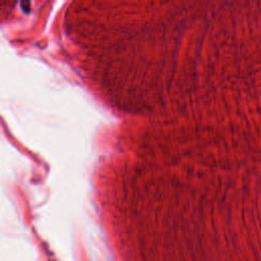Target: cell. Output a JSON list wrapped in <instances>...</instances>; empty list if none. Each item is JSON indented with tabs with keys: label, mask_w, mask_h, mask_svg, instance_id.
Masks as SVG:
<instances>
[{
	"label": "cell",
	"mask_w": 261,
	"mask_h": 261,
	"mask_svg": "<svg viewBox=\"0 0 261 261\" xmlns=\"http://www.w3.org/2000/svg\"><path fill=\"white\" fill-rule=\"evenodd\" d=\"M12 4L8 3V2H3V3H0V13L1 12H7L10 8Z\"/></svg>",
	"instance_id": "obj_1"
}]
</instances>
